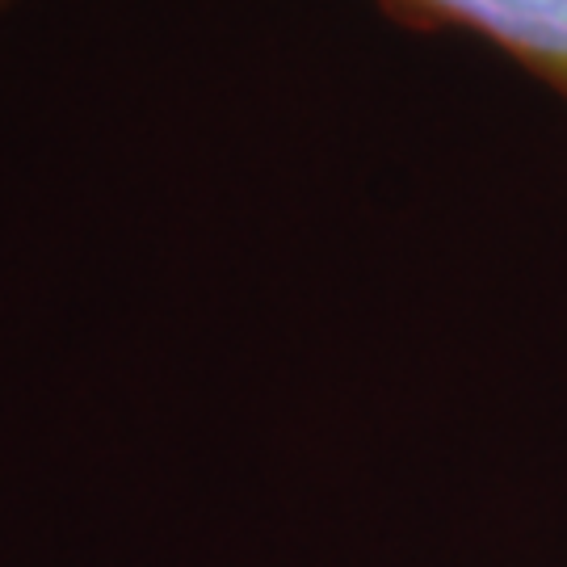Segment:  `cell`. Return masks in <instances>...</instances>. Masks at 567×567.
<instances>
[{"label":"cell","instance_id":"6da1fadb","mask_svg":"<svg viewBox=\"0 0 567 567\" xmlns=\"http://www.w3.org/2000/svg\"><path fill=\"white\" fill-rule=\"evenodd\" d=\"M416 30H463L505 51L567 105V0H379Z\"/></svg>","mask_w":567,"mask_h":567}]
</instances>
